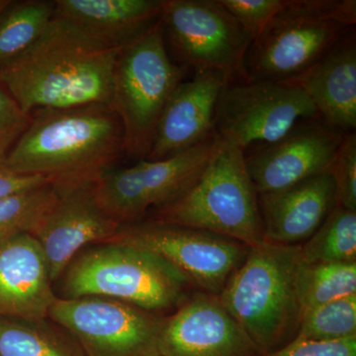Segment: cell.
I'll list each match as a JSON object with an SVG mask.
<instances>
[{
  "label": "cell",
  "mask_w": 356,
  "mask_h": 356,
  "mask_svg": "<svg viewBox=\"0 0 356 356\" xmlns=\"http://www.w3.org/2000/svg\"><path fill=\"white\" fill-rule=\"evenodd\" d=\"M219 143L216 134L170 158L109 168L96 179L98 202L121 226L140 221L149 210L179 197L202 172Z\"/></svg>",
  "instance_id": "cell-10"
},
{
  "label": "cell",
  "mask_w": 356,
  "mask_h": 356,
  "mask_svg": "<svg viewBox=\"0 0 356 356\" xmlns=\"http://www.w3.org/2000/svg\"><path fill=\"white\" fill-rule=\"evenodd\" d=\"M58 280V298L107 297L163 316L177 311L195 288L158 254L111 241L84 248Z\"/></svg>",
  "instance_id": "cell-4"
},
{
  "label": "cell",
  "mask_w": 356,
  "mask_h": 356,
  "mask_svg": "<svg viewBox=\"0 0 356 356\" xmlns=\"http://www.w3.org/2000/svg\"><path fill=\"white\" fill-rule=\"evenodd\" d=\"M124 151V130L109 105L39 109L1 168L51 184L95 179Z\"/></svg>",
  "instance_id": "cell-2"
},
{
  "label": "cell",
  "mask_w": 356,
  "mask_h": 356,
  "mask_svg": "<svg viewBox=\"0 0 356 356\" xmlns=\"http://www.w3.org/2000/svg\"><path fill=\"white\" fill-rule=\"evenodd\" d=\"M153 212L154 219L204 229L250 248L264 242L259 194L248 172L245 152L221 137L193 184Z\"/></svg>",
  "instance_id": "cell-5"
},
{
  "label": "cell",
  "mask_w": 356,
  "mask_h": 356,
  "mask_svg": "<svg viewBox=\"0 0 356 356\" xmlns=\"http://www.w3.org/2000/svg\"><path fill=\"white\" fill-rule=\"evenodd\" d=\"M252 41L286 6L287 0H219Z\"/></svg>",
  "instance_id": "cell-28"
},
{
  "label": "cell",
  "mask_w": 356,
  "mask_h": 356,
  "mask_svg": "<svg viewBox=\"0 0 356 356\" xmlns=\"http://www.w3.org/2000/svg\"><path fill=\"white\" fill-rule=\"evenodd\" d=\"M48 318L70 332L84 356H161L166 316L107 297L57 298Z\"/></svg>",
  "instance_id": "cell-9"
},
{
  "label": "cell",
  "mask_w": 356,
  "mask_h": 356,
  "mask_svg": "<svg viewBox=\"0 0 356 356\" xmlns=\"http://www.w3.org/2000/svg\"><path fill=\"white\" fill-rule=\"evenodd\" d=\"M48 264L30 234L0 245V320L48 317L58 298Z\"/></svg>",
  "instance_id": "cell-18"
},
{
  "label": "cell",
  "mask_w": 356,
  "mask_h": 356,
  "mask_svg": "<svg viewBox=\"0 0 356 356\" xmlns=\"http://www.w3.org/2000/svg\"><path fill=\"white\" fill-rule=\"evenodd\" d=\"M228 83V76L217 70L194 72L182 81L161 114L146 159L177 156L216 135L218 102Z\"/></svg>",
  "instance_id": "cell-16"
},
{
  "label": "cell",
  "mask_w": 356,
  "mask_h": 356,
  "mask_svg": "<svg viewBox=\"0 0 356 356\" xmlns=\"http://www.w3.org/2000/svg\"><path fill=\"white\" fill-rule=\"evenodd\" d=\"M296 293L302 312L356 294V261H300Z\"/></svg>",
  "instance_id": "cell-23"
},
{
  "label": "cell",
  "mask_w": 356,
  "mask_h": 356,
  "mask_svg": "<svg viewBox=\"0 0 356 356\" xmlns=\"http://www.w3.org/2000/svg\"><path fill=\"white\" fill-rule=\"evenodd\" d=\"M308 95L318 116L341 133L356 128V37L355 27L301 76L286 81Z\"/></svg>",
  "instance_id": "cell-19"
},
{
  "label": "cell",
  "mask_w": 356,
  "mask_h": 356,
  "mask_svg": "<svg viewBox=\"0 0 356 356\" xmlns=\"http://www.w3.org/2000/svg\"><path fill=\"white\" fill-rule=\"evenodd\" d=\"M10 1L11 0H0V13H1L2 11L4 10V8L10 3Z\"/></svg>",
  "instance_id": "cell-32"
},
{
  "label": "cell",
  "mask_w": 356,
  "mask_h": 356,
  "mask_svg": "<svg viewBox=\"0 0 356 356\" xmlns=\"http://www.w3.org/2000/svg\"><path fill=\"white\" fill-rule=\"evenodd\" d=\"M96 179L51 184L55 200L30 234L43 250L53 283L81 250L107 242L120 229L98 202Z\"/></svg>",
  "instance_id": "cell-13"
},
{
  "label": "cell",
  "mask_w": 356,
  "mask_h": 356,
  "mask_svg": "<svg viewBox=\"0 0 356 356\" xmlns=\"http://www.w3.org/2000/svg\"><path fill=\"white\" fill-rule=\"evenodd\" d=\"M0 356H84L69 332L50 318H1Z\"/></svg>",
  "instance_id": "cell-21"
},
{
  "label": "cell",
  "mask_w": 356,
  "mask_h": 356,
  "mask_svg": "<svg viewBox=\"0 0 356 356\" xmlns=\"http://www.w3.org/2000/svg\"><path fill=\"white\" fill-rule=\"evenodd\" d=\"M55 198L51 184L0 198V245L31 234Z\"/></svg>",
  "instance_id": "cell-26"
},
{
  "label": "cell",
  "mask_w": 356,
  "mask_h": 356,
  "mask_svg": "<svg viewBox=\"0 0 356 356\" xmlns=\"http://www.w3.org/2000/svg\"><path fill=\"white\" fill-rule=\"evenodd\" d=\"M264 241L302 245L336 207L331 173L307 178L281 191L259 194Z\"/></svg>",
  "instance_id": "cell-17"
},
{
  "label": "cell",
  "mask_w": 356,
  "mask_h": 356,
  "mask_svg": "<svg viewBox=\"0 0 356 356\" xmlns=\"http://www.w3.org/2000/svg\"><path fill=\"white\" fill-rule=\"evenodd\" d=\"M356 337V294L302 312L296 339L336 341Z\"/></svg>",
  "instance_id": "cell-25"
},
{
  "label": "cell",
  "mask_w": 356,
  "mask_h": 356,
  "mask_svg": "<svg viewBox=\"0 0 356 356\" xmlns=\"http://www.w3.org/2000/svg\"><path fill=\"white\" fill-rule=\"evenodd\" d=\"M355 23V0H287L248 48V81L296 79L329 53Z\"/></svg>",
  "instance_id": "cell-6"
},
{
  "label": "cell",
  "mask_w": 356,
  "mask_h": 356,
  "mask_svg": "<svg viewBox=\"0 0 356 356\" xmlns=\"http://www.w3.org/2000/svg\"><path fill=\"white\" fill-rule=\"evenodd\" d=\"M163 0H56L54 16L89 36L122 49L161 19Z\"/></svg>",
  "instance_id": "cell-20"
},
{
  "label": "cell",
  "mask_w": 356,
  "mask_h": 356,
  "mask_svg": "<svg viewBox=\"0 0 356 356\" xmlns=\"http://www.w3.org/2000/svg\"><path fill=\"white\" fill-rule=\"evenodd\" d=\"M336 206L356 211V133L344 134L330 168Z\"/></svg>",
  "instance_id": "cell-27"
},
{
  "label": "cell",
  "mask_w": 356,
  "mask_h": 356,
  "mask_svg": "<svg viewBox=\"0 0 356 356\" xmlns=\"http://www.w3.org/2000/svg\"><path fill=\"white\" fill-rule=\"evenodd\" d=\"M30 115L24 113L10 95L0 86V166L27 128Z\"/></svg>",
  "instance_id": "cell-29"
},
{
  "label": "cell",
  "mask_w": 356,
  "mask_h": 356,
  "mask_svg": "<svg viewBox=\"0 0 356 356\" xmlns=\"http://www.w3.org/2000/svg\"><path fill=\"white\" fill-rule=\"evenodd\" d=\"M159 21L179 65L221 72L229 83L248 81L245 60L252 39L219 0H163Z\"/></svg>",
  "instance_id": "cell-8"
},
{
  "label": "cell",
  "mask_w": 356,
  "mask_h": 356,
  "mask_svg": "<svg viewBox=\"0 0 356 356\" xmlns=\"http://www.w3.org/2000/svg\"><path fill=\"white\" fill-rule=\"evenodd\" d=\"M109 241L158 254L181 271L198 291L214 295L222 292L250 250L227 236L154 218L122 225Z\"/></svg>",
  "instance_id": "cell-12"
},
{
  "label": "cell",
  "mask_w": 356,
  "mask_h": 356,
  "mask_svg": "<svg viewBox=\"0 0 356 356\" xmlns=\"http://www.w3.org/2000/svg\"><path fill=\"white\" fill-rule=\"evenodd\" d=\"M55 1H10L0 13V65L27 50L54 18Z\"/></svg>",
  "instance_id": "cell-22"
},
{
  "label": "cell",
  "mask_w": 356,
  "mask_h": 356,
  "mask_svg": "<svg viewBox=\"0 0 356 356\" xmlns=\"http://www.w3.org/2000/svg\"><path fill=\"white\" fill-rule=\"evenodd\" d=\"M317 117L308 95L291 83H231L218 102L215 132L247 153L278 142L302 122Z\"/></svg>",
  "instance_id": "cell-11"
},
{
  "label": "cell",
  "mask_w": 356,
  "mask_h": 356,
  "mask_svg": "<svg viewBox=\"0 0 356 356\" xmlns=\"http://www.w3.org/2000/svg\"><path fill=\"white\" fill-rule=\"evenodd\" d=\"M343 136L318 116L302 122L278 142L245 153V165L257 194L281 191L330 172Z\"/></svg>",
  "instance_id": "cell-14"
},
{
  "label": "cell",
  "mask_w": 356,
  "mask_h": 356,
  "mask_svg": "<svg viewBox=\"0 0 356 356\" xmlns=\"http://www.w3.org/2000/svg\"><path fill=\"white\" fill-rule=\"evenodd\" d=\"M268 356H356V337L336 341L295 339Z\"/></svg>",
  "instance_id": "cell-30"
},
{
  "label": "cell",
  "mask_w": 356,
  "mask_h": 356,
  "mask_svg": "<svg viewBox=\"0 0 356 356\" xmlns=\"http://www.w3.org/2000/svg\"><path fill=\"white\" fill-rule=\"evenodd\" d=\"M301 261H356V211L336 206L311 238L302 243Z\"/></svg>",
  "instance_id": "cell-24"
},
{
  "label": "cell",
  "mask_w": 356,
  "mask_h": 356,
  "mask_svg": "<svg viewBox=\"0 0 356 356\" xmlns=\"http://www.w3.org/2000/svg\"><path fill=\"white\" fill-rule=\"evenodd\" d=\"M47 184L51 182L43 177L16 175L0 166V198L30 191Z\"/></svg>",
  "instance_id": "cell-31"
},
{
  "label": "cell",
  "mask_w": 356,
  "mask_h": 356,
  "mask_svg": "<svg viewBox=\"0 0 356 356\" xmlns=\"http://www.w3.org/2000/svg\"><path fill=\"white\" fill-rule=\"evenodd\" d=\"M161 356H262L218 295L196 291L166 316Z\"/></svg>",
  "instance_id": "cell-15"
},
{
  "label": "cell",
  "mask_w": 356,
  "mask_h": 356,
  "mask_svg": "<svg viewBox=\"0 0 356 356\" xmlns=\"http://www.w3.org/2000/svg\"><path fill=\"white\" fill-rule=\"evenodd\" d=\"M187 70L170 58L161 21L119 51L109 106L123 126L125 154L146 159L161 114Z\"/></svg>",
  "instance_id": "cell-7"
},
{
  "label": "cell",
  "mask_w": 356,
  "mask_h": 356,
  "mask_svg": "<svg viewBox=\"0 0 356 356\" xmlns=\"http://www.w3.org/2000/svg\"><path fill=\"white\" fill-rule=\"evenodd\" d=\"M301 245L264 241L250 247L229 275L220 301L262 356L286 346L298 334L302 310L296 293Z\"/></svg>",
  "instance_id": "cell-3"
},
{
  "label": "cell",
  "mask_w": 356,
  "mask_h": 356,
  "mask_svg": "<svg viewBox=\"0 0 356 356\" xmlns=\"http://www.w3.org/2000/svg\"><path fill=\"white\" fill-rule=\"evenodd\" d=\"M120 50L54 16L30 48L0 65V86L28 115L39 109L109 105Z\"/></svg>",
  "instance_id": "cell-1"
}]
</instances>
